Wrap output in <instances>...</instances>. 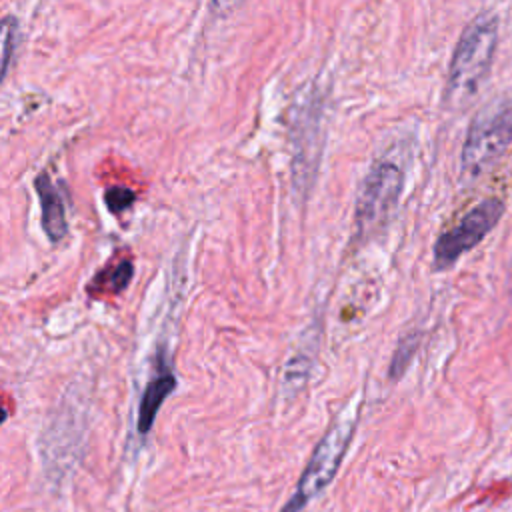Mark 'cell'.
<instances>
[{
	"label": "cell",
	"instance_id": "obj_1",
	"mask_svg": "<svg viewBox=\"0 0 512 512\" xmlns=\"http://www.w3.org/2000/svg\"><path fill=\"white\" fill-rule=\"evenodd\" d=\"M498 44V20L494 14H480L462 32L446 82V102L452 108L468 104L490 72Z\"/></svg>",
	"mask_w": 512,
	"mask_h": 512
},
{
	"label": "cell",
	"instance_id": "obj_2",
	"mask_svg": "<svg viewBox=\"0 0 512 512\" xmlns=\"http://www.w3.org/2000/svg\"><path fill=\"white\" fill-rule=\"evenodd\" d=\"M356 408L352 414H344L330 426V430L316 444L292 498L284 504L282 512H302V508L318 496L336 476L350 440L356 430Z\"/></svg>",
	"mask_w": 512,
	"mask_h": 512
},
{
	"label": "cell",
	"instance_id": "obj_3",
	"mask_svg": "<svg viewBox=\"0 0 512 512\" xmlns=\"http://www.w3.org/2000/svg\"><path fill=\"white\" fill-rule=\"evenodd\" d=\"M512 142V106L484 108L470 124L462 146V174L478 178L490 170Z\"/></svg>",
	"mask_w": 512,
	"mask_h": 512
},
{
	"label": "cell",
	"instance_id": "obj_4",
	"mask_svg": "<svg viewBox=\"0 0 512 512\" xmlns=\"http://www.w3.org/2000/svg\"><path fill=\"white\" fill-rule=\"evenodd\" d=\"M404 188V174L392 162H378L364 178L356 202V226L360 234L374 232L394 212Z\"/></svg>",
	"mask_w": 512,
	"mask_h": 512
},
{
	"label": "cell",
	"instance_id": "obj_5",
	"mask_svg": "<svg viewBox=\"0 0 512 512\" xmlns=\"http://www.w3.org/2000/svg\"><path fill=\"white\" fill-rule=\"evenodd\" d=\"M504 214V202L500 198H488L468 210L460 222L438 236L434 244V264L438 270L450 268L468 250L476 248L484 236L498 224Z\"/></svg>",
	"mask_w": 512,
	"mask_h": 512
},
{
	"label": "cell",
	"instance_id": "obj_6",
	"mask_svg": "<svg viewBox=\"0 0 512 512\" xmlns=\"http://www.w3.org/2000/svg\"><path fill=\"white\" fill-rule=\"evenodd\" d=\"M34 188L40 200V212H42V228L50 242H60L68 232L66 222V210L64 200L58 188L54 186L48 172H40L34 180Z\"/></svg>",
	"mask_w": 512,
	"mask_h": 512
},
{
	"label": "cell",
	"instance_id": "obj_7",
	"mask_svg": "<svg viewBox=\"0 0 512 512\" xmlns=\"http://www.w3.org/2000/svg\"><path fill=\"white\" fill-rule=\"evenodd\" d=\"M176 388V378L170 370H162L158 372L144 388V394L140 398V406H138V432L140 434H148L154 426L156 414L160 410V406L164 404V400L174 392Z\"/></svg>",
	"mask_w": 512,
	"mask_h": 512
},
{
	"label": "cell",
	"instance_id": "obj_8",
	"mask_svg": "<svg viewBox=\"0 0 512 512\" xmlns=\"http://www.w3.org/2000/svg\"><path fill=\"white\" fill-rule=\"evenodd\" d=\"M132 276H134V262L130 258H122L114 264L110 262L98 274H94L88 290L96 288L102 294H122L128 288Z\"/></svg>",
	"mask_w": 512,
	"mask_h": 512
},
{
	"label": "cell",
	"instance_id": "obj_9",
	"mask_svg": "<svg viewBox=\"0 0 512 512\" xmlns=\"http://www.w3.org/2000/svg\"><path fill=\"white\" fill-rule=\"evenodd\" d=\"M16 40V18L6 16L0 20V82L8 70Z\"/></svg>",
	"mask_w": 512,
	"mask_h": 512
},
{
	"label": "cell",
	"instance_id": "obj_10",
	"mask_svg": "<svg viewBox=\"0 0 512 512\" xmlns=\"http://www.w3.org/2000/svg\"><path fill=\"white\" fill-rule=\"evenodd\" d=\"M416 346H418V338H416V336H410V338H406V340H402V342L398 344V348H396V352H394V356H392L390 378H400V376H402V372L406 370V366H408V362H410V358H412Z\"/></svg>",
	"mask_w": 512,
	"mask_h": 512
},
{
	"label": "cell",
	"instance_id": "obj_11",
	"mask_svg": "<svg viewBox=\"0 0 512 512\" xmlns=\"http://www.w3.org/2000/svg\"><path fill=\"white\" fill-rule=\"evenodd\" d=\"M134 192L124 186H112L104 192V202L112 214H122L134 202Z\"/></svg>",
	"mask_w": 512,
	"mask_h": 512
},
{
	"label": "cell",
	"instance_id": "obj_12",
	"mask_svg": "<svg viewBox=\"0 0 512 512\" xmlns=\"http://www.w3.org/2000/svg\"><path fill=\"white\" fill-rule=\"evenodd\" d=\"M240 2H242V0H210L212 8H214L216 12H220V14H228V12H232Z\"/></svg>",
	"mask_w": 512,
	"mask_h": 512
},
{
	"label": "cell",
	"instance_id": "obj_13",
	"mask_svg": "<svg viewBox=\"0 0 512 512\" xmlns=\"http://www.w3.org/2000/svg\"><path fill=\"white\" fill-rule=\"evenodd\" d=\"M8 418V410L4 406H0V426L4 424V420Z\"/></svg>",
	"mask_w": 512,
	"mask_h": 512
}]
</instances>
